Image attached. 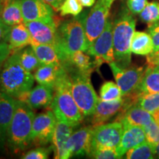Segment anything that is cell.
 Segmentation results:
<instances>
[{
    "label": "cell",
    "mask_w": 159,
    "mask_h": 159,
    "mask_svg": "<svg viewBox=\"0 0 159 159\" xmlns=\"http://www.w3.org/2000/svg\"><path fill=\"white\" fill-rule=\"evenodd\" d=\"M88 12L63 21L57 27V39L55 49L62 66L68 63L69 57L75 52H86L88 50L84 28L85 19Z\"/></svg>",
    "instance_id": "obj_1"
},
{
    "label": "cell",
    "mask_w": 159,
    "mask_h": 159,
    "mask_svg": "<svg viewBox=\"0 0 159 159\" xmlns=\"http://www.w3.org/2000/svg\"><path fill=\"white\" fill-rule=\"evenodd\" d=\"M34 75L24 68L20 61L19 51L11 53L0 69V91L18 99L30 91Z\"/></svg>",
    "instance_id": "obj_2"
},
{
    "label": "cell",
    "mask_w": 159,
    "mask_h": 159,
    "mask_svg": "<svg viewBox=\"0 0 159 159\" xmlns=\"http://www.w3.org/2000/svg\"><path fill=\"white\" fill-rule=\"evenodd\" d=\"M27 102L16 99L14 114L7 134V144L13 153L18 154L32 144L31 134L34 111Z\"/></svg>",
    "instance_id": "obj_3"
},
{
    "label": "cell",
    "mask_w": 159,
    "mask_h": 159,
    "mask_svg": "<svg viewBox=\"0 0 159 159\" xmlns=\"http://www.w3.org/2000/svg\"><path fill=\"white\" fill-rule=\"evenodd\" d=\"M128 8L123 7L113 22L114 62L121 68L130 66V45L136 28V19Z\"/></svg>",
    "instance_id": "obj_4"
},
{
    "label": "cell",
    "mask_w": 159,
    "mask_h": 159,
    "mask_svg": "<svg viewBox=\"0 0 159 159\" xmlns=\"http://www.w3.org/2000/svg\"><path fill=\"white\" fill-rule=\"evenodd\" d=\"M50 108L57 119L65 121L77 127L80 124L84 117L73 98L70 78L64 68L55 84L54 97L50 104Z\"/></svg>",
    "instance_id": "obj_5"
},
{
    "label": "cell",
    "mask_w": 159,
    "mask_h": 159,
    "mask_svg": "<svg viewBox=\"0 0 159 159\" xmlns=\"http://www.w3.org/2000/svg\"><path fill=\"white\" fill-rule=\"evenodd\" d=\"M70 78L71 91L75 102L84 117L94 114L99 97L91 83V73L80 71L71 66L63 67Z\"/></svg>",
    "instance_id": "obj_6"
},
{
    "label": "cell",
    "mask_w": 159,
    "mask_h": 159,
    "mask_svg": "<svg viewBox=\"0 0 159 159\" xmlns=\"http://www.w3.org/2000/svg\"><path fill=\"white\" fill-rule=\"evenodd\" d=\"M112 4L110 0H98L92 9L87 13L84 21V28L89 47L104 30Z\"/></svg>",
    "instance_id": "obj_7"
},
{
    "label": "cell",
    "mask_w": 159,
    "mask_h": 159,
    "mask_svg": "<svg viewBox=\"0 0 159 159\" xmlns=\"http://www.w3.org/2000/svg\"><path fill=\"white\" fill-rule=\"evenodd\" d=\"M86 53L94 57V63L97 68L103 63L114 62L113 21L108 20L104 30L89 47Z\"/></svg>",
    "instance_id": "obj_8"
},
{
    "label": "cell",
    "mask_w": 159,
    "mask_h": 159,
    "mask_svg": "<svg viewBox=\"0 0 159 159\" xmlns=\"http://www.w3.org/2000/svg\"><path fill=\"white\" fill-rule=\"evenodd\" d=\"M116 84L122 93V97L139 91V87L144 76L145 69L136 65L128 68H121L115 62L109 63Z\"/></svg>",
    "instance_id": "obj_9"
},
{
    "label": "cell",
    "mask_w": 159,
    "mask_h": 159,
    "mask_svg": "<svg viewBox=\"0 0 159 159\" xmlns=\"http://www.w3.org/2000/svg\"><path fill=\"white\" fill-rule=\"evenodd\" d=\"M57 119L52 111H47L35 116L32 128V144L43 146L52 141Z\"/></svg>",
    "instance_id": "obj_10"
},
{
    "label": "cell",
    "mask_w": 159,
    "mask_h": 159,
    "mask_svg": "<svg viewBox=\"0 0 159 159\" xmlns=\"http://www.w3.org/2000/svg\"><path fill=\"white\" fill-rule=\"evenodd\" d=\"M123 132L124 125L120 121L94 127L92 150L97 148H116L120 143Z\"/></svg>",
    "instance_id": "obj_11"
},
{
    "label": "cell",
    "mask_w": 159,
    "mask_h": 159,
    "mask_svg": "<svg viewBox=\"0 0 159 159\" xmlns=\"http://www.w3.org/2000/svg\"><path fill=\"white\" fill-rule=\"evenodd\" d=\"M93 127H84L74 131L66 146V158L71 156H89L92 150Z\"/></svg>",
    "instance_id": "obj_12"
},
{
    "label": "cell",
    "mask_w": 159,
    "mask_h": 159,
    "mask_svg": "<svg viewBox=\"0 0 159 159\" xmlns=\"http://www.w3.org/2000/svg\"><path fill=\"white\" fill-rule=\"evenodd\" d=\"M24 23L30 33L32 40L38 43L55 47L57 39V25L55 19L49 21L36 20Z\"/></svg>",
    "instance_id": "obj_13"
},
{
    "label": "cell",
    "mask_w": 159,
    "mask_h": 159,
    "mask_svg": "<svg viewBox=\"0 0 159 159\" xmlns=\"http://www.w3.org/2000/svg\"><path fill=\"white\" fill-rule=\"evenodd\" d=\"M24 22L54 19V11L43 0H20Z\"/></svg>",
    "instance_id": "obj_14"
},
{
    "label": "cell",
    "mask_w": 159,
    "mask_h": 159,
    "mask_svg": "<svg viewBox=\"0 0 159 159\" xmlns=\"http://www.w3.org/2000/svg\"><path fill=\"white\" fill-rule=\"evenodd\" d=\"M55 89L49 85L39 84L21 94L17 99L27 102L32 108H40L47 107L52 102Z\"/></svg>",
    "instance_id": "obj_15"
},
{
    "label": "cell",
    "mask_w": 159,
    "mask_h": 159,
    "mask_svg": "<svg viewBox=\"0 0 159 159\" xmlns=\"http://www.w3.org/2000/svg\"><path fill=\"white\" fill-rule=\"evenodd\" d=\"M124 132H123L120 143L116 147V150L119 156H122L135 147L143 143L146 139L144 130L142 127L138 125H133L123 123Z\"/></svg>",
    "instance_id": "obj_16"
},
{
    "label": "cell",
    "mask_w": 159,
    "mask_h": 159,
    "mask_svg": "<svg viewBox=\"0 0 159 159\" xmlns=\"http://www.w3.org/2000/svg\"><path fill=\"white\" fill-rule=\"evenodd\" d=\"M77 126L69 124L65 121L57 119L54 135L52 138L53 150L55 152V158H66V146L69 139L74 133Z\"/></svg>",
    "instance_id": "obj_17"
},
{
    "label": "cell",
    "mask_w": 159,
    "mask_h": 159,
    "mask_svg": "<svg viewBox=\"0 0 159 159\" xmlns=\"http://www.w3.org/2000/svg\"><path fill=\"white\" fill-rule=\"evenodd\" d=\"M153 120L154 118L152 114L140 108L138 105H134L122 114H119L116 121H120L122 123L138 125L144 128Z\"/></svg>",
    "instance_id": "obj_18"
},
{
    "label": "cell",
    "mask_w": 159,
    "mask_h": 159,
    "mask_svg": "<svg viewBox=\"0 0 159 159\" xmlns=\"http://www.w3.org/2000/svg\"><path fill=\"white\" fill-rule=\"evenodd\" d=\"M31 35L25 23L12 26L9 35V48L11 53L20 51L30 44Z\"/></svg>",
    "instance_id": "obj_19"
},
{
    "label": "cell",
    "mask_w": 159,
    "mask_h": 159,
    "mask_svg": "<svg viewBox=\"0 0 159 159\" xmlns=\"http://www.w3.org/2000/svg\"><path fill=\"white\" fill-rule=\"evenodd\" d=\"M16 99L0 91V129L7 135L14 114Z\"/></svg>",
    "instance_id": "obj_20"
},
{
    "label": "cell",
    "mask_w": 159,
    "mask_h": 159,
    "mask_svg": "<svg viewBox=\"0 0 159 159\" xmlns=\"http://www.w3.org/2000/svg\"><path fill=\"white\" fill-rule=\"evenodd\" d=\"M2 2L0 17L6 25L12 27L24 22L20 0H2Z\"/></svg>",
    "instance_id": "obj_21"
},
{
    "label": "cell",
    "mask_w": 159,
    "mask_h": 159,
    "mask_svg": "<svg viewBox=\"0 0 159 159\" xmlns=\"http://www.w3.org/2000/svg\"><path fill=\"white\" fill-rule=\"evenodd\" d=\"M35 55L42 65H52L61 66V60L53 46L47 43H40L31 39L30 44Z\"/></svg>",
    "instance_id": "obj_22"
},
{
    "label": "cell",
    "mask_w": 159,
    "mask_h": 159,
    "mask_svg": "<svg viewBox=\"0 0 159 159\" xmlns=\"http://www.w3.org/2000/svg\"><path fill=\"white\" fill-rule=\"evenodd\" d=\"M139 92L159 93V66L148 65L139 87Z\"/></svg>",
    "instance_id": "obj_23"
},
{
    "label": "cell",
    "mask_w": 159,
    "mask_h": 159,
    "mask_svg": "<svg viewBox=\"0 0 159 159\" xmlns=\"http://www.w3.org/2000/svg\"><path fill=\"white\" fill-rule=\"evenodd\" d=\"M63 69V66L41 65L34 73V78L38 83L49 85L55 89L57 79Z\"/></svg>",
    "instance_id": "obj_24"
},
{
    "label": "cell",
    "mask_w": 159,
    "mask_h": 159,
    "mask_svg": "<svg viewBox=\"0 0 159 159\" xmlns=\"http://www.w3.org/2000/svg\"><path fill=\"white\" fill-rule=\"evenodd\" d=\"M130 49L132 53L139 55H150L154 50L152 39L148 33L136 31L133 35Z\"/></svg>",
    "instance_id": "obj_25"
},
{
    "label": "cell",
    "mask_w": 159,
    "mask_h": 159,
    "mask_svg": "<svg viewBox=\"0 0 159 159\" xmlns=\"http://www.w3.org/2000/svg\"><path fill=\"white\" fill-rule=\"evenodd\" d=\"M63 67L71 66L80 71L85 73H92L94 68H97L94 61H91L89 55L83 51H76L69 57L66 64L63 65Z\"/></svg>",
    "instance_id": "obj_26"
},
{
    "label": "cell",
    "mask_w": 159,
    "mask_h": 159,
    "mask_svg": "<svg viewBox=\"0 0 159 159\" xmlns=\"http://www.w3.org/2000/svg\"><path fill=\"white\" fill-rule=\"evenodd\" d=\"M127 159H152L156 156V148L145 141L125 153Z\"/></svg>",
    "instance_id": "obj_27"
},
{
    "label": "cell",
    "mask_w": 159,
    "mask_h": 159,
    "mask_svg": "<svg viewBox=\"0 0 159 159\" xmlns=\"http://www.w3.org/2000/svg\"><path fill=\"white\" fill-rule=\"evenodd\" d=\"M19 57L24 68L31 73L36 71L37 69L42 65L31 46L20 50Z\"/></svg>",
    "instance_id": "obj_28"
},
{
    "label": "cell",
    "mask_w": 159,
    "mask_h": 159,
    "mask_svg": "<svg viewBox=\"0 0 159 159\" xmlns=\"http://www.w3.org/2000/svg\"><path fill=\"white\" fill-rule=\"evenodd\" d=\"M135 105L152 114L159 109V93L139 92Z\"/></svg>",
    "instance_id": "obj_29"
},
{
    "label": "cell",
    "mask_w": 159,
    "mask_h": 159,
    "mask_svg": "<svg viewBox=\"0 0 159 159\" xmlns=\"http://www.w3.org/2000/svg\"><path fill=\"white\" fill-rule=\"evenodd\" d=\"M99 98L105 101H111L122 97V93L119 85L112 81L103 83L99 90Z\"/></svg>",
    "instance_id": "obj_30"
},
{
    "label": "cell",
    "mask_w": 159,
    "mask_h": 159,
    "mask_svg": "<svg viewBox=\"0 0 159 159\" xmlns=\"http://www.w3.org/2000/svg\"><path fill=\"white\" fill-rule=\"evenodd\" d=\"M139 17L143 22L148 25L159 22V2H152L148 3L144 10L139 13Z\"/></svg>",
    "instance_id": "obj_31"
},
{
    "label": "cell",
    "mask_w": 159,
    "mask_h": 159,
    "mask_svg": "<svg viewBox=\"0 0 159 159\" xmlns=\"http://www.w3.org/2000/svg\"><path fill=\"white\" fill-rule=\"evenodd\" d=\"M83 7L79 0H65L60 7L59 11L63 16L67 15L77 16L82 12Z\"/></svg>",
    "instance_id": "obj_32"
},
{
    "label": "cell",
    "mask_w": 159,
    "mask_h": 159,
    "mask_svg": "<svg viewBox=\"0 0 159 159\" xmlns=\"http://www.w3.org/2000/svg\"><path fill=\"white\" fill-rule=\"evenodd\" d=\"M96 159H116L121 158L117 152L116 148H97L91 150L90 156Z\"/></svg>",
    "instance_id": "obj_33"
},
{
    "label": "cell",
    "mask_w": 159,
    "mask_h": 159,
    "mask_svg": "<svg viewBox=\"0 0 159 159\" xmlns=\"http://www.w3.org/2000/svg\"><path fill=\"white\" fill-rule=\"evenodd\" d=\"M143 128L144 130L147 141L156 148L159 142V125L154 119L152 122Z\"/></svg>",
    "instance_id": "obj_34"
},
{
    "label": "cell",
    "mask_w": 159,
    "mask_h": 159,
    "mask_svg": "<svg viewBox=\"0 0 159 159\" xmlns=\"http://www.w3.org/2000/svg\"><path fill=\"white\" fill-rule=\"evenodd\" d=\"M52 151L51 148H37L22 156L23 159H47Z\"/></svg>",
    "instance_id": "obj_35"
},
{
    "label": "cell",
    "mask_w": 159,
    "mask_h": 159,
    "mask_svg": "<svg viewBox=\"0 0 159 159\" xmlns=\"http://www.w3.org/2000/svg\"><path fill=\"white\" fill-rule=\"evenodd\" d=\"M148 3V0H128L127 6L129 11L134 15H136L139 14L146 7Z\"/></svg>",
    "instance_id": "obj_36"
},
{
    "label": "cell",
    "mask_w": 159,
    "mask_h": 159,
    "mask_svg": "<svg viewBox=\"0 0 159 159\" xmlns=\"http://www.w3.org/2000/svg\"><path fill=\"white\" fill-rule=\"evenodd\" d=\"M148 33L150 35L153 42V52H156L159 49V22L148 25Z\"/></svg>",
    "instance_id": "obj_37"
},
{
    "label": "cell",
    "mask_w": 159,
    "mask_h": 159,
    "mask_svg": "<svg viewBox=\"0 0 159 159\" xmlns=\"http://www.w3.org/2000/svg\"><path fill=\"white\" fill-rule=\"evenodd\" d=\"M11 28V26L6 25L0 17V44L8 43Z\"/></svg>",
    "instance_id": "obj_38"
},
{
    "label": "cell",
    "mask_w": 159,
    "mask_h": 159,
    "mask_svg": "<svg viewBox=\"0 0 159 159\" xmlns=\"http://www.w3.org/2000/svg\"><path fill=\"white\" fill-rule=\"evenodd\" d=\"M11 55L8 43H3L0 44V69L2 66L5 60Z\"/></svg>",
    "instance_id": "obj_39"
},
{
    "label": "cell",
    "mask_w": 159,
    "mask_h": 159,
    "mask_svg": "<svg viewBox=\"0 0 159 159\" xmlns=\"http://www.w3.org/2000/svg\"><path fill=\"white\" fill-rule=\"evenodd\" d=\"M43 1L47 4H49L55 11H59L61 5H62L65 0H43Z\"/></svg>",
    "instance_id": "obj_40"
},
{
    "label": "cell",
    "mask_w": 159,
    "mask_h": 159,
    "mask_svg": "<svg viewBox=\"0 0 159 159\" xmlns=\"http://www.w3.org/2000/svg\"><path fill=\"white\" fill-rule=\"evenodd\" d=\"M7 143V135L4 134L0 129V152H2Z\"/></svg>",
    "instance_id": "obj_41"
},
{
    "label": "cell",
    "mask_w": 159,
    "mask_h": 159,
    "mask_svg": "<svg viewBox=\"0 0 159 159\" xmlns=\"http://www.w3.org/2000/svg\"><path fill=\"white\" fill-rule=\"evenodd\" d=\"M147 64L152 65L157 64L159 66V57H151L147 56Z\"/></svg>",
    "instance_id": "obj_42"
},
{
    "label": "cell",
    "mask_w": 159,
    "mask_h": 159,
    "mask_svg": "<svg viewBox=\"0 0 159 159\" xmlns=\"http://www.w3.org/2000/svg\"><path fill=\"white\" fill-rule=\"evenodd\" d=\"M79 1L80 2V3L82 4L83 6L89 7L94 5L96 0H79Z\"/></svg>",
    "instance_id": "obj_43"
},
{
    "label": "cell",
    "mask_w": 159,
    "mask_h": 159,
    "mask_svg": "<svg viewBox=\"0 0 159 159\" xmlns=\"http://www.w3.org/2000/svg\"><path fill=\"white\" fill-rule=\"evenodd\" d=\"M152 116H153L155 121L159 125V109L152 114Z\"/></svg>",
    "instance_id": "obj_44"
},
{
    "label": "cell",
    "mask_w": 159,
    "mask_h": 159,
    "mask_svg": "<svg viewBox=\"0 0 159 159\" xmlns=\"http://www.w3.org/2000/svg\"><path fill=\"white\" fill-rule=\"evenodd\" d=\"M147 56L151 57H159V49L156 52H152L150 55H147Z\"/></svg>",
    "instance_id": "obj_45"
},
{
    "label": "cell",
    "mask_w": 159,
    "mask_h": 159,
    "mask_svg": "<svg viewBox=\"0 0 159 159\" xmlns=\"http://www.w3.org/2000/svg\"><path fill=\"white\" fill-rule=\"evenodd\" d=\"M156 152L157 157L159 158V142L157 144L156 147Z\"/></svg>",
    "instance_id": "obj_46"
},
{
    "label": "cell",
    "mask_w": 159,
    "mask_h": 159,
    "mask_svg": "<svg viewBox=\"0 0 159 159\" xmlns=\"http://www.w3.org/2000/svg\"><path fill=\"white\" fill-rule=\"evenodd\" d=\"M2 9V0H0V14H1Z\"/></svg>",
    "instance_id": "obj_47"
},
{
    "label": "cell",
    "mask_w": 159,
    "mask_h": 159,
    "mask_svg": "<svg viewBox=\"0 0 159 159\" xmlns=\"http://www.w3.org/2000/svg\"><path fill=\"white\" fill-rule=\"evenodd\" d=\"M111 2H114V1H115V0H110Z\"/></svg>",
    "instance_id": "obj_48"
}]
</instances>
